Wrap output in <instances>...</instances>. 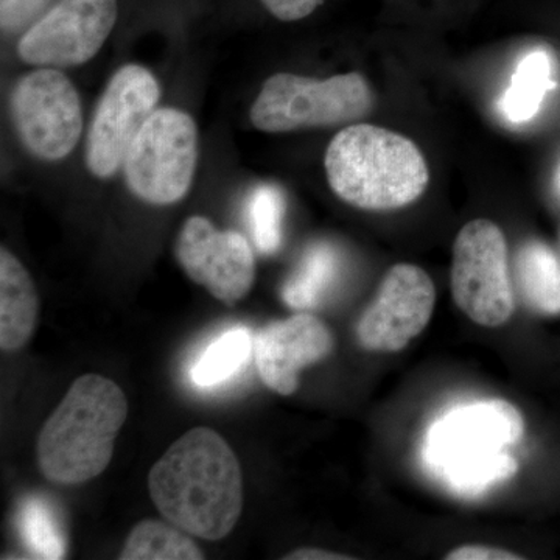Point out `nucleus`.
Returning <instances> with one entry per match:
<instances>
[{"instance_id":"ddd939ff","label":"nucleus","mask_w":560,"mask_h":560,"mask_svg":"<svg viewBox=\"0 0 560 560\" xmlns=\"http://www.w3.org/2000/svg\"><path fill=\"white\" fill-rule=\"evenodd\" d=\"M334 335L308 313L268 324L254 337V357L261 382L268 388L291 396L300 386V372L329 357Z\"/></svg>"},{"instance_id":"9d476101","label":"nucleus","mask_w":560,"mask_h":560,"mask_svg":"<svg viewBox=\"0 0 560 560\" xmlns=\"http://www.w3.org/2000/svg\"><path fill=\"white\" fill-rule=\"evenodd\" d=\"M160 97V83L149 69L127 65L114 73L88 131L84 160L95 178H113L124 167L132 140L156 110Z\"/></svg>"},{"instance_id":"f03ea898","label":"nucleus","mask_w":560,"mask_h":560,"mask_svg":"<svg viewBox=\"0 0 560 560\" xmlns=\"http://www.w3.org/2000/svg\"><path fill=\"white\" fill-rule=\"evenodd\" d=\"M523 433L525 420L510 401L460 405L430 427L423 464L455 495L478 499L517 474V460L506 448L517 444Z\"/></svg>"},{"instance_id":"423d86ee","label":"nucleus","mask_w":560,"mask_h":560,"mask_svg":"<svg viewBox=\"0 0 560 560\" xmlns=\"http://www.w3.org/2000/svg\"><path fill=\"white\" fill-rule=\"evenodd\" d=\"M198 162V128L189 114L161 108L142 125L124 161L128 189L153 206H171L189 194Z\"/></svg>"},{"instance_id":"412c9836","label":"nucleus","mask_w":560,"mask_h":560,"mask_svg":"<svg viewBox=\"0 0 560 560\" xmlns=\"http://www.w3.org/2000/svg\"><path fill=\"white\" fill-rule=\"evenodd\" d=\"M285 206V195L275 184H261L250 191L246 220L254 245L265 256L278 253L280 248Z\"/></svg>"},{"instance_id":"a211bd4d","label":"nucleus","mask_w":560,"mask_h":560,"mask_svg":"<svg viewBox=\"0 0 560 560\" xmlns=\"http://www.w3.org/2000/svg\"><path fill=\"white\" fill-rule=\"evenodd\" d=\"M338 254L329 243H316L302 257L300 267L283 283L282 300L294 311H311L337 279Z\"/></svg>"},{"instance_id":"f257e3e1","label":"nucleus","mask_w":560,"mask_h":560,"mask_svg":"<svg viewBox=\"0 0 560 560\" xmlns=\"http://www.w3.org/2000/svg\"><path fill=\"white\" fill-rule=\"evenodd\" d=\"M149 490L165 521L198 539H224L242 515L241 463L230 444L206 427L173 442L151 467Z\"/></svg>"},{"instance_id":"5701e85b","label":"nucleus","mask_w":560,"mask_h":560,"mask_svg":"<svg viewBox=\"0 0 560 560\" xmlns=\"http://www.w3.org/2000/svg\"><path fill=\"white\" fill-rule=\"evenodd\" d=\"M259 2L276 20L296 22L311 16L313 11L323 5L324 0H259Z\"/></svg>"},{"instance_id":"9b49d317","label":"nucleus","mask_w":560,"mask_h":560,"mask_svg":"<svg viewBox=\"0 0 560 560\" xmlns=\"http://www.w3.org/2000/svg\"><path fill=\"white\" fill-rule=\"evenodd\" d=\"M175 254L186 275L223 304H237L253 289L256 257L241 232L219 231L205 217H190L180 228Z\"/></svg>"},{"instance_id":"6e6552de","label":"nucleus","mask_w":560,"mask_h":560,"mask_svg":"<svg viewBox=\"0 0 560 560\" xmlns=\"http://www.w3.org/2000/svg\"><path fill=\"white\" fill-rule=\"evenodd\" d=\"M14 131L24 149L40 161H61L79 145L83 108L68 75L54 68L25 73L10 97Z\"/></svg>"},{"instance_id":"b1692460","label":"nucleus","mask_w":560,"mask_h":560,"mask_svg":"<svg viewBox=\"0 0 560 560\" xmlns=\"http://www.w3.org/2000/svg\"><path fill=\"white\" fill-rule=\"evenodd\" d=\"M447 560H521L522 556L501 550V548L486 547V545H464L445 556Z\"/></svg>"},{"instance_id":"f3484780","label":"nucleus","mask_w":560,"mask_h":560,"mask_svg":"<svg viewBox=\"0 0 560 560\" xmlns=\"http://www.w3.org/2000/svg\"><path fill=\"white\" fill-rule=\"evenodd\" d=\"M556 86L550 55L544 50L529 51L515 69L510 88L501 97V113L512 124H525L537 116L548 92Z\"/></svg>"},{"instance_id":"f8f14e48","label":"nucleus","mask_w":560,"mask_h":560,"mask_svg":"<svg viewBox=\"0 0 560 560\" xmlns=\"http://www.w3.org/2000/svg\"><path fill=\"white\" fill-rule=\"evenodd\" d=\"M436 301L433 280L411 264L394 265L357 326L361 348L399 352L429 326Z\"/></svg>"},{"instance_id":"6ab92c4d","label":"nucleus","mask_w":560,"mask_h":560,"mask_svg":"<svg viewBox=\"0 0 560 560\" xmlns=\"http://www.w3.org/2000/svg\"><path fill=\"white\" fill-rule=\"evenodd\" d=\"M121 560H201V548L190 534L171 522L143 521L131 529Z\"/></svg>"},{"instance_id":"0eeeda50","label":"nucleus","mask_w":560,"mask_h":560,"mask_svg":"<svg viewBox=\"0 0 560 560\" xmlns=\"http://www.w3.org/2000/svg\"><path fill=\"white\" fill-rule=\"evenodd\" d=\"M452 294L459 311L482 327H500L515 308L508 245L503 231L477 219L459 231L453 245Z\"/></svg>"},{"instance_id":"4468645a","label":"nucleus","mask_w":560,"mask_h":560,"mask_svg":"<svg viewBox=\"0 0 560 560\" xmlns=\"http://www.w3.org/2000/svg\"><path fill=\"white\" fill-rule=\"evenodd\" d=\"M39 316V298L20 259L0 249V348L20 350L32 340Z\"/></svg>"},{"instance_id":"4be33fe9","label":"nucleus","mask_w":560,"mask_h":560,"mask_svg":"<svg viewBox=\"0 0 560 560\" xmlns=\"http://www.w3.org/2000/svg\"><path fill=\"white\" fill-rule=\"evenodd\" d=\"M50 0H0V27L3 35L27 31L32 22L49 7Z\"/></svg>"},{"instance_id":"39448f33","label":"nucleus","mask_w":560,"mask_h":560,"mask_svg":"<svg viewBox=\"0 0 560 560\" xmlns=\"http://www.w3.org/2000/svg\"><path fill=\"white\" fill-rule=\"evenodd\" d=\"M372 105L370 83L357 72L326 80L276 73L261 86L249 119L264 132L312 130L363 119Z\"/></svg>"},{"instance_id":"393cba45","label":"nucleus","mask_w":560,"mask_h":560,"mask_svg":"<svg viewBox=\"0 0 560 560\" xmlns=\"http://www.w3.org/2000/svg\"><path fill=\"white\" fill-rule=\"evenodd\" d=\"M287 560H348L352 559L349 556L338 555V552H331L326 550H319V548H300V550L291 551L289 556H285Z\"/></svg>"},{"instance_id":"2eb2a0df","label":"nucleus","mask_w":560,"mask_h":560,"mask_svg":"<svg viewBox=\"0 0 560 560\" xmlns=\"http://www.w3.org/2000/svg\"><path fill=\"white\" fill-rule=\"evenodd\" d=\"M254 353V337L246 327L224 330L206 346L191 363L190 382L200 389H213L234 381Z\"/></svg>"},{"instance_id":"a878e982","label":"nucleus","mask_w":560,"mask_h":560,"mask_svg":"<svg viewBox=\"0 0 560 560\" xmlns=\"http://www.w3.org/2000/svg\"><path fill=\"white\" fill-rule=\"evenodd\" d=\"M558 186H559V190H560V171H559V175H558Z\"/></svg>"},{"instance_id":"dca6fc26","label":"nucleus","mask_w":560,"mask_h":560,"mask_svg":"<svg viewBox=\"0 0 560 560\" xmlns=\"http://www.w3.org/2000/svg\"><path fill=\"white\" fill-rule=\"evenodd\" d=\"M515 275L523 298L534 311L560 313V261L550 246L525 243L515 257Z\"/></svg>"},{"instance_id":"7ed1b4c3","label":"nucleus","mask_w":560,"mask_h":560,"mask_svg":"<svg viewBox=\"0 0 560 560\" xmlns=\"http://www.w3.org/2000/svg\"><path fill=\"white\" fill-rule=\"evenodd\" d=\"M327 180L342 201L364 210H394L419 200L430 172L411 139L375 125H349L326 151Z\"/></svg>"},{"instance_id":"1a4fd4ad","label":"nucleus","mask_w":560,"mask_h":560,"mask_svg":"<svg viewBox=\"0 0 560 560\" xmlns=\"http://www.w3.org/2000/svg\"><path fill=\"white\" fill-rule=\"evenodd\" d=\"M119 20V0H57L22 32L18 55L36 68H75L105 46Z\"/></svg>"},{"instance_id":"20e7f679","label":"nucleus","mask_w":560,"mask_h":560,"mask_svg":"<svg viewBox=\"0 0 560 560\" xmlns=\"http://www.w3.org/2000/svg\"><path fill=\"white\" fill-rule=\"evenodd\" d=\"M127 418L128 400L119 385L97 374L77 378L40 430L44 477L65 486L97 478L113 459Z\"/></svg>"},{"instance_id":"aec40b11","label":"nucleus","mask_w":560,"mask_h":560,"mask_svg":"<svg viewBox=\"0 0 560 560\" xmlns=\"http://www.w3.org/2000/svg\"><path fill=\"white\" fill-rule=\"evenodd\" d=\"M18 529L36 559H62L68 539L54 504L43 497H27L18 511Z\"/></svg>"}]
</instances>
